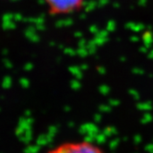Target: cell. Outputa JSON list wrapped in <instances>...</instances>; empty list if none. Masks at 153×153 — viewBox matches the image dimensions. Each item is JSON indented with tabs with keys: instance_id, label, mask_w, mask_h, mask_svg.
Listing matches in <instances>:
<instances>
[{
	"instance_id": "obj_1",
	"label": "cell",
	"mask_w": 153,
	"mask_h": 153,
	"mask_svg": "<svg viewBox=\"0 0 153 153\" xmlns=\"http://www.w3.org/2000/svg\"><path fill=\"white\" fill-rule=\"evenodd\" d=\"M47 153H104L95 144L82 140L60 144L50 149Z\"/></svg>"
},
{
	"instance_id": "obj_2",
	"label": "cell",
	"mask_w": 153,
	"mask_h": 153,
	"mask_svg": "<svg viewBox=\"0 0 153 153\" xmlns=\"http://www.w3.org/2000/svg\"><path fill=\"white\" fill-rule=\"evenodd\" d=\"M53 14L70 13L82 4V0H45Z\"/></svg>"
}]
</instances>
